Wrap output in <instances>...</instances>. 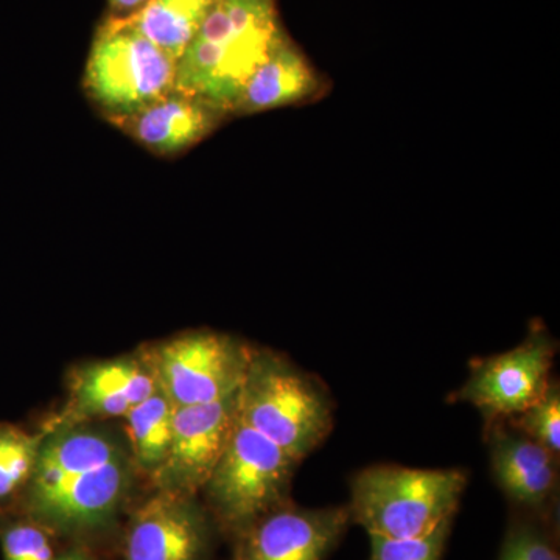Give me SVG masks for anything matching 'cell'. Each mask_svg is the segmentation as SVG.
Wrapping results in <instances>:
<instances>
[{"label":"cell","mask_w":560,"mask_h":560,"mask_svg":"<svg viewBox=\"0 0 560 560\" xmlns=\"http://www.w3.org/2000/svg\"><path fill=\"white\" fill-rule=\"evenodd\" d=\"M43 431L18 510L57 539L86 547L128 510L139 477L130 445L98 422L44 423Z\"/></svg>","instance_id":"cell-1"},{"label":"cell","mask_w":560,"mask_h":560,"mask_svg":"<svg viewBox=\"0 0 560 560\" xmlns=\"http://www.w3.org/2000/svg\"><path fill=\"white\" fill-rule=\"evenodd\" d=\"M282 33L275 0H213L176 62L175 90L232 114L246 81Z\"/></svg>","instance_id":"cell-2"},{"label":"cell","mask_w":560,"mask_h":560,"mask_svg":"<svg viewBox=\"0 0 560 560\" xmlns=\"http://www.w3.org/2000/svg\"><path fill=\"white\" fill-rule=\"evenodd\" d=\"M238 416L301 463L334 430L335 401L316 375L276 350L253 348L238 388Z\"/></svg>","instance_id":"cell-3"},{"label":"cell","mask_w":560,"mask_h":560,"mask_svg":"<svg viewBox=\"0 0 560 560\" xmlns=\"http://www.w3.org/2000/svg\"><path fill=\"white\" fill-rule=\"evenodd\" d=\"M467 482L460 469L375 464L350 480V522L368 536L420 539L455 518Z\"/></svg>","instance_id":"cell-4"},{"label":"cell","mask_w":560,"mask_h":560,"mask_svg":"<svg viewBox=\"0 0 560 560\" xmlns=\"http://www.w3.org/2000/svg\"><path fill=\"white\" fill-rule=\"evenodd\" d=\"M298 464L238 416L231 440L200 492L221 536L234 540L265 514L289 503Z\"/></svg>","instance_id":"cell-5"},{"label":"cell","mask_w":560,"mask_h":560,"mask_svg":"<svg viewBox=\"0 0 560 560\" xmlns=\"http://www.w3.org/2000/svg\"><path fill=\"white\" fill-rule=\"evenodd\" d=\"M175 77L176 61L128 22L110 18L92 43L84 90L95 108L117 125L171 92Z\"/></svg>","instance_id":"cell-6"},{"label":"cell","mask_w":560,"mask_h":560,"mask_svg":"<svg viewBox=\"0 0 560 560\" xmlns=\"http://www.w3.org/2000/svg\"><path fill=\"white\" fill-rule=\"evenodd\" d=\"M254 346L215 330H189L138 350L158 388L178 407L210 404L241 388Z\"/></svg>","instance_id":"cell-7"},{"label":"cell","mask_w":560,"mask_h":560,"mask_svg":"<svg viewBox=\"0 0 560 560\" xmlns=\"http://www.w3.org/2000/svg\"><path fill=\"white\" fill-rule=\"evenodd\" d=\"M558 342L544 326L530 329L517 348L470 363L466 383L451 397L477 408L486 425L521 415L550 385Z\"/></svg>","instance_id":"cell-8"},{"label":"cell","mask_w":560,"mask_h":560,"mask_svg":"<svg viewBox=\"0 0 560 560\" xmlns=\"http://www.w3.org/2000/svg\"><path fill=\"white\" fill-rule=\"evenodd\" d=\"M198 495L154 490L132 510L124 537V560H212L219 536Z\"/></svg>","instance_id":"cell-9"},{"label":"cell","mask_w":560,"mask_h":560,"mask_svg":"<svg viewBox=\"0 0 560 560\" xmlns=\"http://www.w3.org/2000/svg\"><path fill=\"white\" fill-rule=\"evenodd\" d=\"M238 422V390L210 404L175 407L171 451L154 490L200 495Z\"/></svg>","instance_id":"cell-10"},{"label":"cell","mask_w":560,"mask_h":560,"mask_svg":"<svg viewBox=\"0 0 560 560\" xmlns=\"http://www.w3.org/2000/svg\"><path fill=\"white\" fill-rule=\"evenodd\" d=\"M350 523L348 504L312 510L290 500L231 540V560H329Z\"/></svg>","instance_id":"cell-11"},{"label":"cell","mask_w":560,"mask_h":560,"mask_svg":"<svg viewBox=\"0 0 560 560\" xmlns=\"http://www.w3.org/2000/svg\"><path fill=\"white\" fill-rule=\"evenodd\" d=\"M68 389L65 408L47 422L49 425L125 418L132 407L156 393L158 383L149 364L136 352L73 368Z\"/></svg>","instance_id":"cell-12"},{"label":"cell","mask_w":560,"mask_h":560,"mask_svg":"<svg viewBox=\"0 0 560 560\" xmlns=\"http://www.w3.org/2000/svg\"><path fill=\"white\" fill-rule=\"evenodd\" d=\"M486 441L493 478L515 510L555 522L559 456L506 422L486 425Z\"/></svg>","instance_id":"cell-13"},{"label":"cell","mask_w":560,"mask_h":560,"mask_svg":"<svg viewBox=\"0 0 560 560\" xmlns=\"http://www.w3.org/2000/svg\"><path fill=\"white\" fill-rule=\"evenodd\" d=\"M224 114L178 90L167 92L117 127L160 156H175L201 142Z\"/></svg>","instance_id":"cell-14"},{"label":"cell","mask_w":560,"mask_h":560,"mask_svg":"<svg viewBox=\"0 0 560 560\" xmlns=\"http://www.w3.org/2000/svg\"><path fill=\"white\" fill-rule=\"evenodd\" d=\"M324 83L304 54L280 33L246 81L232 114H256L318 97Z\"/></svg>","instance_id":"cell-15"},{"label":"cell","mask_w":560,"mask_h":560,"mask_svg":"<svg viewBox=\"0 0 560 560\" xmlns=\"http://www.w3.org/2000/svg\"><path fill=\"white\" fill-rule=\"evenodd\" d=\"M213 0H150L125 22L178 62L208 16Z\"/></svg>","instance_id":"cell-16"},{"label":"cell","mask_w":560,"mask_h":560,"mask_svg":"<svg viewBox=\"0 0 560 560\" xmlns=\"http://www.w3.org/2000/svg\"><path fill=\"white\" fill-rule=\"evenodd\" d=\"M173 416L175 405L160 388L125 416L128 445L136 469L150 481L171 451Z\"/></svg>","instance_id":"cell-17"},{"label":"cell","mask_w":560,"mask_h":560,"mask_svg":"<svg viewBox=\"0 0 560 560\" xmlns=\"http://www.w3.org/2000/svg\"><path fill=\"white\" fill-rule=\"evenodd\" d=\"M43 436V429L28 433L13 423H0V515L20 503Z\"/></svg>","instance_id":"cell-18"},{"label":"cell","mask_w":560,"mask_h":560,"mask_svg":"<svg viewBox=\"0 0 560 560\" xmlns=\"http://www.w3.org/2000/svg\"><path fill=\"white\" fill-rule=\"evenodd\" d=\"M499 560H560L555 522L517 512L508 526Z\"/></svg>","instance_id":"cell-19"},{"label":"cell","mask_w":560,"mask_h":560,"mask_svg":"<svg viewBox=\"0 0 560 560\" xmlns=\"http://www.w3.org/2000/svg\"><path fill=\"white\" fill-rule=\"evenodd\" d=\"M512 429L521 431L552 455H560V385L552 377L539 400L514 418L504 420Z\"/></svg>","instance_id":"cell-20"},{"label":"cell","mask_w":560,"mask_h":560,"mask_svg":"<svg viewBox=\"0 0 560 560\" xmlns=\"http://www.w3.org/2000/svg\"><path fill=\"white\" fill-rule=\"evenodd\" d=\"M55 539L54 534L24 515L3 521L0 526L3 560H54L58 555Z\"/></svg>","instance_id":"cell-21"},{"label":"cell","mask_w":560,"mask_h":560,"mask_svg":"<svg viewBox=\"0 0 560 560\" xmlns=\"http://www.w3.org/2000/svg\"><path fill=\"white\" fill-rule=\"evenodd\" d=\"M453 521L444 522L440 528L420 539H386L370 536V560H441L451 537Z\"/></svg>","instance_id":"cell-22"},{"label":"cell","mask_w":560,"mask_h":560,"mask_svg":"<svg viewBox=\"0 0 560 560\" xmlns=\"http://www.w3.org/2000/svg\"><path fill=\"white\" fill-rule=\"evenodd\" d=\"M110 13L117 20H124V18L131 16V14L138 13L142 7H145L150 0H108Z\"/></svg>","instance_id":"cell-23"},{"label":"cell","mask_w":560,"mask_h":560,"mask_svg":"<svg viewBox=\"0 0 560 560\" xmlns=\"http://www.w3.org/2000/svg\"><path fill=\"white\" fill-rule=\"evenodd\" d=\"M54 560H97L83 545H73L69 550L58 552Z\"/></svg>","instance_id":"cell-24"}]
</instances>
